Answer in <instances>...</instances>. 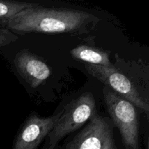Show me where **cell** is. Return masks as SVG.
Instances as JSON below:
<instances>
[{
    "label": "cell",
    "mask_w": 149,
    "mask_h": 149,
    "mask_svg": "<svg viewBox=\"0 0 149 149\" xmlns=\"http://www.w3.org/2000/svg\"><path fill=\"white\" fill-rule=\"evenodd\" d=\"M39 4L17 1H0V21L7 23L12 17L26 9L39 7Z\"/></svg>",
    "instance_id": "9c48e42d"
},
{
    "label": "cell",
    "mask_w": 149,
    "mask_h": 149,
    "mask_svg": "<svg viewBox=\"0 0 149 149\" xmlns=\"http://www.w3.org/2000/svg\"><path fill=\"white\" fill-rule=\"evenodd\" d=\"M61 113L49 117L30 115L15 139L13 149H37L51 132Z\"/></svg>",
    "instance_id": "8992f818"
},
{
    "label": "cell",
    "mask_w": 149,
    "mask_h": 149,
    "mask_svg": "<svg viewBox=\"0 0 149 149\" xmlns=\"http://www.w3.org/2000/svg\"><path fill=\"white\" fill-rule=\"evenodd\" d=\"M47 135L45 148L54 149L67 135L79 129L96 114V103L91 93H84L68 103Z\"/></svg>",
    "instance_id": "7a4b0ae2"
},
{
    "label": "cell",
    "mask_w": 149,
    "mask_h": 149,
    "mask_svg": "<svg viewBox=\"0 0 149 149\" xmlns=\"http://www.w3.org/2000/svg\"><path fill=\"white\" fill-rule=\"evenodd\" d=\"M62 149H117L111 127L95 114L90 123Z\"/></svg>",
    "instance_id": "5b68a950"
},
{
    "label": "cell",
    "mask_w": 149,
    "mask_h": 149,
    "mask_svg": "<svg viewBox=\"0 0 149 149\" xmlns=\"http://www.w3.org/2000/svg\"><path fill=\"white\" fill-rule=\"evenodd\" d=\"M17 72L31 87L36 88L52 74V69L39 57L29 49H22L14 60Z\"/></svg>",
    "instance_id": "52a82bcc"
},
{
    "label": "cell",
    "mask_w": 149,
    "mask_h": 149,
    "mask_svg": "<svg viewBox=\"0 0 149 149\" xmlns=\"http://www.w3.org/2000/svg\"><path fill=\"white\" fill-rule=\"evenodd\" d=\"M108 112L119 129L127 149H139V115L136 107L111 89L103 90Z\"/></svg>",
    "instance_id": "3957f363"
},
{
    "label": "cell",
    "mask_w": 149,
    "mask_h": 149,
    "mask_svg": "<svg viewBox=\"0 0 149 149\" xmlns=\"http://www.w3.org/2000/svg\"><path fill=\"white\" fill-rule=\"evenodd\" d=\"M100 20L97 16L82 10L36 7L18 13L6 25L16 35L44 33L77 36L92 31Z\"/></svg>",
    "instance_id": "6da1fadb"
},
{
    "label": "cell",
    "mask_w": 149,
    "mask_h": 149,
    "mask_svg": "<svg viewBox=\"0 0 149 149\" xmlns=\"http://www.w3.org/2000/svg\"><path fill=\"white\" fill-rule=\"evenodd\" d=\"M71 56L77 61L86 64L104 67H114L110 61V52L103 50L95 47L81 45L70 51Z\"/></svg>",
    "instance_id": "ba28073f"
},
{
    "label": "cell",
    "mask_w": 149,
    "mask_h": 149,
    "mask_svg": "<svg viewBox=\"0 0 149 149\" xmlns=\"http://www.w3.org/2000/svg\"><path fill=\"white\" fill-rule=\"evenodd\" d=\"M84 67L90 75L130 102L135 107L141 109L146 116H148V101L141 95L136 86L126 75L115 67L111 68L90 64H85Z\"/></svg>",
    "instance_id": "277c9868"
},
{
    "label": "cell",
    "mask_w": 149,
    "mask_h": 149,
    "mask_svg": "<svg viewBox=\"0 0 149 149\" xmlns=\"http://www.w3.org/2000/svg\"><path fill=\"white\" fill-rule=\"evenodd\" d=\"M18 36L7 29H0V47H4L16 42Z\"/></svg>",
    "instance_id": "30bf717a"
}]
</instances>
